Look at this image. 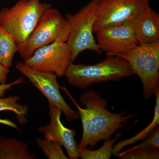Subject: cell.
Here are the masks:
<instances>
[{
  "label": "cell",
  "instance_id": "1",
  "mask_svg": "<svg viewBox=\"0 0 159 159\" xmlns=\"http://www.w3.org/2000/svg\"><path fill=\"white\" fill-rule=\"evenodd\" d=\"M76 107L82 125L81 141L77 149L94 148L99 142L111 139L119 129L123 128L135 114L126 115L127 111L113 113L107 109V101L95 91L89 90L80 95L79 100L85 106L82 108L74 100L65 86L61 88Z\"/></svg>",
  "mask_w": 159,
  "mask_h": 159
},
{
  "label": "cell",
  "instance_id": "2",
  "mask_svg": "<svg viewBox=\"0 0 159 159\" xmlns=\"http://www.w3.org/2000/svg\"><path fill=\"white\" fill-rule=\"evenodd\" d=\"M134 75L135 73L126 61L113 55H107L105 60L94 65L70 63L64 74L69 84L81 89L107 81L118 82Z\"/></svg>",
  "mask_w": 159,
  "mask_h": 159
},
{
  "label": "cell",
  "instance_id": "3",
  "mask_svg": "<svg viewBox=\"0 0 159 159\" xmlns=\"http://www.w3.org/2000/svg\"><path fill=\"white\" fill-rule=\"evenodd\" d=\"M51 7L41 0H19L11 8L0 9V26L19 44L28 38L44 12Z\"/></svg>",
  "mask_w": 159,
  "mask_h": 159
},
{
  "label": "cell",
  "instance_id": "4",
  "mask_svg": "<svg viewBox=\"0 0 159 159\" xmlns=\"http://www.w3.org/2000/svg\"><path fill=\"white\" fill-rule=\"evenodd\" d=\"M70 33V26L59 10L47 9L37 25L24 42L18 44V52L24 59L29 58L35 50L58 40L66 42Z\"/></svg>",
  "mask_w": 159,
  "mask_h": 159
},
{
  "label": "cell",
  "instance_id": "5",
  "mask_svg": "<svg viewBox=\"0 0 159 159\" xmlns=\"http://www.w3.org/2000/svg\"><path fill=\"white\" fill-rule=\"evenodd\" d=\"M126 61L142 81L143 97L150 99L159 90V42L139 45L118 55Z\"/></svg>",
  "mask_w": 159,
  "mask_h": 159
},
{
  "label": "cell",
  "instance_id": "6",
  "mask_svg": "<svg viewBox=\"0 0 159 159\" xmlns=\"http://www.w3.org/2000/svg\"><path fill=\"white\" fill-rule=\"evenodd\" d=\"M98 2V0H91L76 13L65 16L70 26L66 43L72 51V63L84 51H95L98 54L102 52L93 34Z\"/></svg>",
  "mask_w": 159,
  "mask_h": 159
},
{
  "label": "cell",
  "instance_id": "7",
  "mask_svg": "<svg viewBox=\"0 0 159 159\" xmlns=\"http://www.w3.org/2000/svg\"><path fill=\"white\" fill-rule=\"evenodd\" d=\"M151 0H98L94 33L108 26L132 23Z\"/></svg>",
  "mask_w": 159,
  "mask_h": 159
},
{
  "label": "cell",
  "instance_id": "8",
  "mask_svg": "<svg viewBox=\"0 0 159 159\" xmlns=\"http://www.w3.org/2000/svg\"><path fill=\"white\" fill-rule=\"evenodd\" d=\"M72 51L66 42L58 40L35 50L24 63L34 70L54 73L57 77L64 76L72 59Z\"/></svg>",
  "mask_w": 159,
  "mask_h": 159
},
{
  "label": "cell",
  "instance_id": "9",
  "mask_svg": "<svg viewBox=\"0 0 159 159\" xmlns=\"http://www.w3.org/2000/svg\"><path fill=\"white\" fill-rule=\"evenodd\" d=\"M16 67L46 97L49 103L61 110L68 121L79 119L78 112L71 108L61 96L60 92L61 86L57 82V76L55 74L34 70L22 62H18Z\"/></svg>",
  "mask_w": 159,
  "mask_h": 159
},
{
  "label": "cell",
  "instance_id": "10",
  "mask_svg": "<svg viewBox=\"0 0 159 159\" xmlns=\"http://www.w3.org/2000/svg\"><path fill=\"white\" fill-rule=\"evenodd\" d=\"M96 33L97 45L107 55L125 54L139 45L132 23L108 26Z\"/></svg>",
  "mask_w": 159,
  "mask_h": 159
},
{
  "label": "cell",
  "instance_id": "11",
  "mask_svg": "<svg viewBox=\"0 0 159 159\" xmlns=\"http://www.w3.org/2000/svg\"><path fill=\"white\" fill-rule=\"evenodd\" d=\"M50 122L45 126H40L39 130L44 135L45 139L57 142L66 148L69 158H79L77 144L75 139L76 131L66 128L63 125L61 120L62 111L52 104L48 106Z\"/></svg>",
  "mask_w": 159,
  "mask_h": 159
},
{
  "label": "cell",
  "instance_id": "12",
  "mask_svg": "<svg viewBox=\"0 0 159 159\" xmlns=\"http://www.w3.org/2000/svg\"><path fill=\"white\" fill-rule=\"evenodd\" d=\"M132 23L138 44L159 42V14L149 6L141 11Z\"/></svg>",
  "mask_w": 159,
  "mask_h": 159
},
{
  "label": "cell",
  "instance_id": "13",
  "mask_svg": "<svg viewBox=\"0 0 159 159\" xmlns=\"http://www.w3.org/2000/svg\"><path fill=\"white\" fill-rule=\"evenodd\" d=\"M26 142L13 138H0V159H36Z\"/></svg>",
  "mask_w": 159,
  "mask_h": 159
},
{
  "label": "cell",
  "instance_id": "14",
  "mask_svg": "<svg viewBox=\"0 0 159 159\" xmlns=\"http://www.w3.org/2000/svg\"><path fill=\"white\" fill-rule=\"evenodd\" d=\"M156 103L154 111L153 118L150 124L139 133L128 139L120 141L114 145L113 148V155L116 156L125 147L129 146L146 139L159 124V90L156 93Z\"/></svg>",
  "mask_w": 159,
  "mask_h": 159
},
{
  "label": "cell",
  "instance_id": "15",
  "mask_svg": "<svg viewBox=\"0 0 159 159\" xmlns=\"http://www.w3.org/2000/svg\"><path fill=\"white\" fill-rule=\"evenodd\" d=\"M18 52V45L11 34L0 26V63L11 67L13 58Z\"/></svg>",
  "mask_w": 159,
  "mask_h": 159
},
{
  "label": "cell",
  "instance_id": "16",
  "mask_svg": "<svg viewBox=\"0 0 159 159\" xmlns=\"http://www.w3.org/2000/svg\"><path fill=\"white\" fill-rule=\"evenodd\" d=\"M120 132L116 135L113 139L105 140L103 145L97 150L77 149L79 158L82 159H109L113 155V148L115 142L122 135Z\"/></svg>",
  "mask_w": 159,
  "mask_h": 159
},
{
  "label": "cell",
  "instance_id": "17",
  "mask_svg": "<svg viewBox=\"0 0 159 159\" xmlns=\"http://www.w3.org/2000/svg\"><path fill=\"white\" fill-rule=\"evenodd\" d=\"M20 99V97L19 96L0 98V112L5 111H13L16 115L18 121L21 124H25L29 107L27 105H21L18 103Z\"/></svg>",
  "mask_w": 159,
  "mask_h": 159
},
{
  "label": "cell",
  "instance_id": "18",
  "mask_svg": "<svg viewBox=\"0 0 159 159\" xmlns=\"http://www.w3.org/2000/svg\"><path fill=\"white\" fill-rule=\"evenodd\" d=\"M36 145L49 159H68L63 151L61 145L57 142L38 138Z\"/></svg>",
  "mask_w": 159,
  "mask_h": 159
},
{
  "label": "cell",
  "instance_id": "19",
  "mask_svg": "<svg viewBox=\"0 0 159 159\" xmlns=\"http://www.w3.org/2000/svg\"><path fill=\"white\" fill-rule=\"evenodd\" d=\"M121 159H158V148H148L120 152L116 156Z\"/></svg>",
  "mask_w": 159,
  "mask_h": 159
},
{
  "label": "cell",
  "instance_id": "20",
  "mask_svg": "<svg viewBox=\"0 0 159 159\" xmlns=\"http://www.w3.org/2000/svg\"><path fill=\"white\" fill-rule=\"evenodd\" d=\"M141 144L131 147L126 151H132L136 149L148 148H159V128L158 126Z\"/></svg>",
  "mask_w": 159,
  "mask_h": 159
},
{
  "label": "cell",
  "instance_id": "21",
  "mask_svg": "<svg viewBox=\"0 0 159 159\" xmlns=\"http://www.w3.org/2000/svg\"><path fill=\"white\" fill-rule=\"evenodd\" d=\"M24 82V79L20 77L10 83L4 84H0V98L4 97L6 91L11 89L12 86L23 83Z\"/></svg>",
  "mask_w": 159,
  "mask_h": 159
},
{
  "label": "cell",
  "instance_id": "22",
  "mask_svg": "<svg viewBox=\"0 0 159 159\" xmlns=\"http://www.w3.org/2000/svg\"><path fill=\"white\" fill-rule=\"evenodd\" d=\"M10 70L0 63V84H6L7 75L9 74Z\"/></svg>",
  "mask_w": 159,
  "mask_h": 159
}]
</instances>
